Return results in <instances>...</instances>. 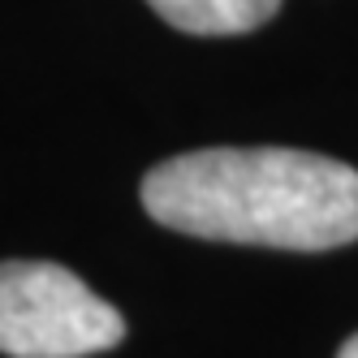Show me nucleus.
Returning <instances> with one entry per match:
<instances>
[{"label":"nucleus","instance_id":"7ed1b4c3","mask_svg":"<svg viewBox=\"0 0 358 358\" xmlns=\"http://www.w3.org/2000/svg\"><path fill=\"white\" fill-rule=\"evenodd\" d=\"M147 5L186 35H246L276 17L280 0H147Z\"/></svg>","mask_w":358,"mask_h":358},{"label":"nucleus","instance_id":"f257e3e1","mask_svg":"<svg viewBox=\"0 0 358 358\" xmlns=\"http://www.w3.org/2000/svg\"><path fill=\"white\" fill-rule=\"evenodd\" d=\"M143 208L208 242L332 250L358 242V169L294 147H203L143 177Z\"/></svg>","mask_w":358,"mask_h":358},{"label":"nucleus","instance_id":"20e7f679","mask_svg":"<svg viewBox=\"0 0 358 358\" xmlns=\"http://www.w3.org/2000/svg\"><path fill=\"white\" fill-rule=\"evenodd\" d=\"M337 358H358V332H354V337H350L341 350H337Z\"/></svg>","mask_w":358,"mask_h":358},{"label":"nucleus","instance_id":"f03ea898","mask_svg":"<svg viewBox=\"0 0 358 358\" xmlns=\"http://www.w3.org/2000/svg\"><path fill=\"white\" fill-rule=\"evenodd\" d=\"M125 320L113 302L61 264H0V354L9 358H87L113 350Z\"/></svg>","mask_w":358,"mask_h":358}]
</instances>
